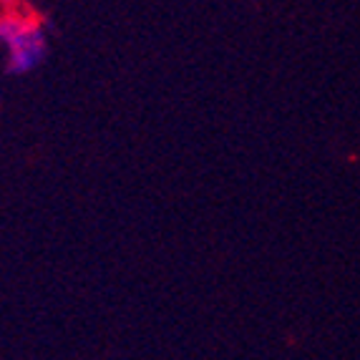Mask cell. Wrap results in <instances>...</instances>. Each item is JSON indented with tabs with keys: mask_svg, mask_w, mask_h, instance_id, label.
Listing matches in <instances>:
<instances>
[{
	"mask_svg": "<svg viewBox=\"0 0 360 360\" xmlns=\"http://www.w3.org/2000/svg\"><path fill=\"white\" fill-rule=\"evenodd\" d=\"M0 49L6 53V73L25 76L49 58V33L30 15L0 13Z\"/></svg>",
	"mask_w": 360,
	"mask_h": 360,
	"instance_id": "1",
	"label": "cell"
}]
</instances>
